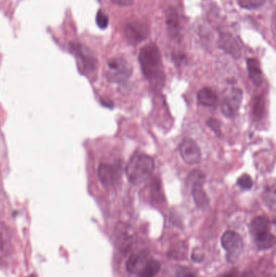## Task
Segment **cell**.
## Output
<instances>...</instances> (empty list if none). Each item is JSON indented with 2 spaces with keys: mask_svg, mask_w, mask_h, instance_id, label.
I'll list each match as a JSON object with an SVG mask.
<instances>
[{
  "mask_svg": "<svg viewBox=\"0 0 276 277\" xmlns=\"http://www.w3.org/2000/svg\"><path fill=\"white\" fill-rule=\"evenodd\" d=\"M247 69L252 82L256 86L261 85L263 82V75L258 60L256 58H249L247 60Z\"/></svg>",
  "mask_w": 276,
  "mask_h": 277,
  "instance_id": "13",
  "label": "cell"
},
{
  "mask_svg": "<svg viewBox=\"0 0 276 277\" xmlns=\"http://www.w3.org/2000/svg\"><path fill=\"white\" fill-rule=\"evenodd\" d=\"M265 99L263 95H260L256 98L255 102L253 105V114L257 118H262L265 113Z\"/></svg>",
  "mask_w": 276,
  "mask_h": 277,
  "instance_id": "19",
  "label": "cell"
},
{
  "mask_svg": "<svg viewBox=\"0 0 276 277\" xmlns=\"http://www.w3.org/2000/svg\"><path fill=\"white\" fill-rule=\"evenodd\" d=\"M122 172L123 169L120 165L102 164L98 168V175L105 188H112L120 182Z\"/></svg>",
  "mask_w": 276,
  "mask_h": 277,
  "instance_id": "8",
  "label": "cell"
},
{
  "mask_svg": "<svg viewBox=\"0 0 276 277\" xmlns=\"http://www.w3.org/2000/svg\"><path fill=\"white\" fill-rule=\"evenodd\" d=\"M96 21L98 24V27L101 29H105L107 28L109 25V18L107 17V15L102 12V11H99L98 14H97V18H96Z\"/></svg>",
  "mask_w": 276,
  "mask_h": 277,
  "instance_id": "22",
  "label": "cell"
},
{
  "mask_svg": "<svg viewBox=\"0 0 276 277\" xmlns=\"http://www.w3.org/2000/svg\"><path fill=\"white\" fill-rule=\"evenodd\" d=\"M148 257L145 253L139 254H132L129 257L126 267L127 271L131 273H137L139 269L144 264V262L148 260Z\"/></svg>",
  "mask_w": 276,
  "mask_h": 277,
  "instance_id": "14",
  "label": "cell"
},
{
  "mask_svg": "<svg viewBox=\"0 0 276 277\" xmlns=\"http://www.w3.org/2000/svg\"><path fill=\"white\" fill-rule=\"evenodd\" d=\"M124 34L129 43L135 46L148 38L149 28L140 21H132L125 26Z\"/></svg>",
  "mask_w": 276,
  "mask_h": 277,
  "instance_id": "9",
  "label": "cell"
},
{
  "mask_svg": "<svg viewBox=\"0 0 276 277\" xmlns=\"http://www.w3.org/2000/svg\"><path fill=\"white\" fill-rule=\"evenodd\" d=\"M237 185L240 188L244 190H249L253 187V180L251 177L248 175L247 173L241 175V177H239L237 180Z\"/></svg>",
  "mask_w": 276,
  "mask_h": 277,
  "instance_id": "20",
  "label": "cell"
},
{
  "mask_svg": "<svg viewBox=\"0 0 276 277\" xmlns=\"http://www.w3.org/2000/svg\"><path fill=\"white\" fill-rule=\"evenodd\" d=\"M254 242L261 250H266L274 246V236L270 232V222L267 217L260 216L253 219L249 226Z\"/></svg>",
  "mask_w": 276,
  "mask_h": 277,
  "instance_id": "3",
  "label": "cell"
},
{
  "mask_svg": "<svg viewBox=\"0 0 276 277\" xmlns=\"http://www.w3.org/2000/svg\"><path fill=\"white\" fill-rule=\"evenodd\" d=\"M176 277H197L192 269L187 267H179L176 269Z\"/></svg>",
  "mask_w": 276,
  "mask_h": 277,
  "instance_id": "24",
  "label": "cell"
},
{
  "mask_svg": "<svg viewBox=\"0 0 276 277\" xmlns=\"http://www.w3.org/2000/svg\"><path fill=\"white\" fill-rule=\"evenodd\" d=\"M27 277H38V275H36V274H34V273H32V274H30V275H28Z\"/></svg>",
  "mask_w": 276,
  "mask_h": 277,
  "instance_id": "27",
  "label": "cell"
},
{
  "mask_svg": "<svg viewBox=\"0 0 276 277\" xmlns=\"http://www.w3.org/2000/svg\"><path fill=\"white\" fill-rule=\"evenodd\" d=\"M155 169L152 157L148 155L137 152L129 160L126 168L128 181L132 185L139 186L144 183L152 177Z\"/></svg>",
  "mask_w": 276,
  "mask_h": 277,
  "instance_id": "2",
  "label": "cell"
},
{
  "mask_svg": "<svg viewBox=\"0 0 276 277\" xmlns=\"http://www.w3.org/2000/svg\"><path fill=\"white\" fill-rule=\"evenodd\" d=\"M179 152L183 160L188 165H197L201 161L200 148L191 139H185L179 145Z\"/></svg>",
  "mask_w": 276,
  "mask_h": 277,
  "instance_id": "10",
  "label": "cell"
},
{
  "mask_svg": "<svg viewBox=\"0 0 276 277\" xmlns=\"http://www.w3.org/2000/svg\"><path fill=\"white\" fill-rule=\"evenodd\" d=\"M111 1L120 6H129V5H132L134 2V0H111Z\"/></svg>",
  "mask_w": 276,
  "mask_h": 277,
  "instance_id": "25",
  "label": "cell"
},
{
  "mask_svg": "<svg viewBox=\"0 0 276 277\" xmlns=\"http://www.w3.org/2000/svg\"><path fill=\"white\" fill-rule=\"evenodd\" d=\"M170 253L172 254V258H176V259H180V258L185 257L187 250H186L184 245L177 244V245H175L174 247L172 249V251H170Z\"/></svg>",
  "mask_w": 276,
  "mask_h": 277,
  "instance_id": "23",
  "label": "cell"
},
{
  "mask_svg": "<svg viewBox=\"0 0 276 277\" xmlns=\"http://www.w3.org/2000/svg\"><path fill=\"white\" fill-rule=\"evenodd\" d=\"M132 75V68L122 58H111L107 63L106 78L111 83H122L127 81Z\"/></svg>",
  "mask_w": 276,
  "mask_h": 277,
  "instance_id": "5",
  "label": "cell"
},
{
  "mask_svg": "<svg viewBox=\"0 0 276 277\" xmlns=\"http://www.w3.org/2000/svg\"><path fill=\"white\" fill-rule=\"evenodd\" d=\"M198 102L206 107H216L218 103V97L214 90L204 87L200 90L197 95Z\"/></svg>",
  "mask_w": 276,
  "mask_h": 277,
  "instance_id": "12",
  "label": "cell"
},
{
  "mask_svg": "<svg viewBox=\"0 0 276 277\" xmlns=\"http://www.w3.org/2000/svg\"><path fill=\"white\" fill-rule=\"evenodd\" d=\"M207 125L212 130L216 136L221 137L222 136V131H221V123L219 120L216 119H209L207 121Z\"/></svg>",
  "mask_w": 276,
  "mask_h": 277,
  "instance_id": "21",
  "label": "cell"
},
{
  "mask_svg": "<svg viewBox=\"0 0 276 277\" xmlns=\"http://www.w3.org/2000/svg\"><path fill=\"white\" fill-rule=\"evenodd\" d=\"M243 99L242 90L239 87H229L224 91V98L221 102L223 115L229 119L234 118L238 113Z\"/></svg>",
  "mask_w": 276,
  "mask_h": 277,
  "instance_id": "6",
  "label": "cell"
},
{
  "mask_svg": "<svg viewBox=\"0 0 276 277\" xmlns=\"http://www.w3.org/2000/svg\"><path fill=\"white\" fill-rule=\"evenodd\" d=\"M139 61L146 79L153 84L164 83V72L160 50L155 44L150 43L140 50Z\"/></svg>",
  "mask_w": 276,
  "mask_h": 277,
  "instance_id": "1",
  "label": "cell"
},
{
  "mask_svg": "<svg viewBox=\"0 0 276 277\" xmlns=\"http://www.w3.org/2000/svg\"><path fill=\"white\" fill-rule=\"evenodd\" d=\"M205 175L200 170H194L188 176V183L191 184V194L199 208L205 210L210 205L208 195L204 189Z\"/></svg>",
  "mask_w": 276,
  "mask_h": 277,
  "instance_id": "4",
  "label": "cell"
},
{
  "mask_svg": "<svg viewBox=\"0 0 276 277\" xmlns=\"http://www.w3.org/2000/svg\"><path fill=\"white\" fill-rule=\"evenodd\" d=\"M166 24L168 25V29L172 34L173 37H180V23H179V17L176 11L171 9L168 11L166 16Z\"/></svg>",
  "mask_w": 276,
  "mask_h": 277,
  "instance_id": "16",
  "label": "cell"
},
{
  "mask_svg": "<svg viewBox=\"0 0 276 277\" xmlns=\"http://www.w3.org/2000/svg\"><path fill=\"white\" fill-rule=\"evenodd\" d=\"M160 269V265L157 261L148 258L137 274L139 277H154L159 272Z\"/></svg>",
  "mask_w": 276,
  "mask_h": 277,
  "instance_id": "15",
  "label": "cell"
},
{
  "mask_svg": "<svg viewBox=\"0 0 276 277\" xmlns=\"http://www.w3.org/2000/svg\"><path fill=\"white\" fill-rule=\"evenodd\" d=\"M223 248L227 251V258L230 262L238 259L243 249L242 238L234 231H227L221 238Z\"/></svg>",
  "mask_w": 276,
  "mask_h": 277,
  "instance_id": "7",
  "label": "cell"
},
{
  "mask_svg": "<svg viewBox=\"0 0 276 277\" xmlns=\"http://www.w3.org/2000/svg\"><path fill=\"white\" fill-rule=\"evenodd\" d=\"M241 8L247 10H254L263 6L266 0H237Z\"/></svg>",
  "mask_w": 276,
  "mask_h": 277,
  "instance_id": "18",
  "label": "cell"
},
{
  "mask_svg": "<svg viewBox=\"0 0 276 277\" xmlns=\"http://www.w3.org/2000/svg\"><path fill=\"white\" fill-rule=\"evenodd\" d=\"M219 46L220 49H222L234 58H239L241 57V47L239 46L238 42L230 34H224L220 36Z\"/></svg>",
  "mask_w": 276,
  "mask_h": 277,
  "instance_id": "11",
  "label": "cell"
},
{
  "mask_svg": "<svg viewBox=\"0 0 276 277\" xmlns=\"http://www.w3.org/2000/svg\"><path fill=\"white\" fill-rule=\"evenodd\" d=\"M263 201L270 209L274 210L275 207V188L274 185L269 187L263 193Z\"/></svg>",
  "mask_w": 276,
  "mask_h": 277,
  "instance_id": "17",
  "label": "cell"
},
{
  "mask_svg": "<svg viewBox=\"0 0 276 277\" xmlns=\"http://www.w3.org/2000/svg\"><path fill=\"white\" fill-rule=\"evenodd\" d=\"M5 247V241L3 239L2 236L0 235V250Z\"/></svg>",
  "mask_w": 276,
  "mask_h": 277,
  "instance_id": "26",
  "label": "cell"
}]
</instances>
